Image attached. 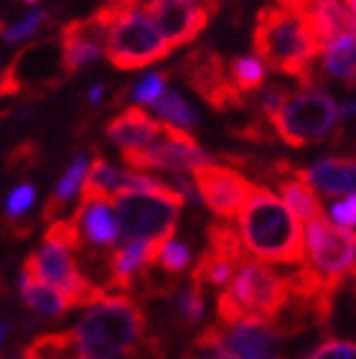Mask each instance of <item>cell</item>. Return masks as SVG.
Wrapping results in <instances>:
<instances>
[{
	"label": "cell",
	"instance_id": "obj_1",
	"mask_svg": "<svg viewBox=\"0 0 356 359\" xmlns=\"http://www.w3.org/2000/svg\"><path fill=\"white\" fill-rule=\"evenodd\" d=\"M71 334L76 359H130L151 339L143 304L128 293L89 306Z\"/></svg>",
	"mask_w": 356,
	"mask_h": 359
},
{
	"label": "cell",
	"instance_id": "obj_2",
	"mask_svg": "<svg viewBox=\"0 0 356 359\" xmlns=\"http://www.w3.org/2000/svg\"><path fill=\"white\" fill-rule=\"evenodd\" d=\"M252 48L267 69L293 76L303 90L315 87V62L323 48L310 36L301 15H293L280 6L260 8L254 21Z\"/></svg>",
	"mask_w": 356,
	"mask_h": 359
},
{
	"label": "cell",
	"instance_id": "obj_3",
	"mask_svg": "<svg viewBox=\"0 0 356 359\" xmlns=\"http://www.w3.org/2000/svg\"><path fill=\"white\" fill-rule=\"evenodd\" d=\"M237 219H240L242 245L254 257L280 265L306 263L301 222L265 187L252 189Z\"/></svg>",
	"mask_w": 356,
	"mask_h": 359
},
{
	"label": "cell",
	"instance_id": "obj_4",
	"mask_svg": "<svg viewBox=\"0 0 356 359\" xmlns=\"http://www.w3.org/2000/svg\"><path fill=\"white\" fill-rule=\"evenodd\" d=\"M288 278L278 276L265 263L247 260L217 296V318L219 324H237L249 318L273 324L288 306Z\"/></svg>",
	"mask_w": 356,
	"mask_h": 359
},
{
	"label": "cell",
	"instance_id": "obj_5",
	"mask_svg": "<svg viewBox=\"0 0 356 359\" xmlns=\"http://www.w3.org/2000/svg\"><path fill=\"white\" fill-rule=\"evenodd\" d=\"M275 138H280L290 148H303V145H315L323 140H338L341 128H338V107L334 97L321 90H298L290 92L282 104L270 118Z\"/></svg>",
	"mask_w": 356,
	"mask_h": 359
},
{
	"label": "cell",
	"instance_id": "obj_6",
	"mask_svg": "<svg viewBox=\"0 0 356 359\" xmlns=\"http://www.w3.org/2000/svg\"><path fill=\"white\" fill-rule=\"evenodd\" d=\"M120 242L168 240L176 232L184 196L171 187L158 191H125L112 196Z\"/></svg>",
	"mask_w": 356,
	"mask_h": 359
},
{
	"label": "cell",
	"instance_id": "obj_7",
	"mask_svg": "<svg viewBox=\"0 0 356 359\" xmlns=\"http://www.w3.org/2000/svg\"><path fill=\"white\" fill-rule=\"evenodd\" d=\"M67 79L69 76L62 69L59 39L48 36L41 41H31L11 59L8 69L0 76V102L23 95L28 100H41L59 90Z\"/></svg>",
	"mask_w": 356,
	"mask_h": 359
},
{
	"label": "cell",
	"instance_id": "obj_8",
	"mask_svg": "<svg viewBox=\"0 0 356 359\" xmlns=\"http://www.w3.org/2000/svg\"><path fill=\"white\" fill-rule=\"evenodd\" d=\"M104 54L115 69L135 72L168 59L173 54V46L165 41L163 34L143 11H135L107 31Z\"/></svg>",
	"mask_w": 356,
	"mask_h": 359
},
{
	"label": "cell",
	"instance_id": "obj_9",
	"mask_svg": "<svg viewBox=\"0 0 356 359\" xmlns=\"http://www.w3.org/2000/svg\"><path fill=\"white\" fill-rule=\"evenodd\" d=\"M282 334L270 321H237L206 326L193 346L214 352L217 359H282L278 352Z\"/></svg>",
	"mask_w": 356,
	"mask_h": 359
},
{
	"label": "cell",
	"instance_id": "obj_10",
	"mask_svg": "<svg viewBox=\"0 0 356 359\" xmlns=\"http://www.w3.org/2000/svg\"><path fill=\"white\" fill-rule=\"evenodd\" d=\"M178 74L184 76V82L191 87L206 104H212L214 110L229 112L242 110L249 104V97L240 92L229 79L226 62L214 48L199 46L184 56V62L178 64Z\"/></svg>",
	"mask_w": 356,
	"mask_h": 359
},
{
	"label": "cell",
	"instance_id": "obj_11",
	"mask_svg": "<svg viewBox=\"0 0 356 359\" xmlns=\"http://www.w3.org/2000/svg\"><path fill=\"white\" fill-rule=\"evenodd\" d=\"M123 161L128 168L135 171H148V168H158V171H171V173H184L193 171L201 163H209V156L199 148V143L193 140V135L184 128H176L171 123H163V140H156L148 148H132V151H123Z\"/></svg>",
	"mask_w": 356,
	"mask_h": 359
},
{
	"label": "cell",
	"instance_id": "obj_12",
	"mask_svg": "<svg viewBox=\"0 0 356 359\" xmlns=\"http://www.w3.org/2000/svg\"><path fill=\"white\" fill-rule=\"evenodd\" d=\"M308 252L310 268L323 276L329 283L341 285L356 265V232L338 227L326 217L308 222Z\"/></svg>",
	"mask_w": 356,
	"mask_h": 359
},
{
	"label": "cell",
	"instance_id": "obj_13",
	"mask_svg": "<svg viewBox=\"0 0 356 359\" xmlns=\"http://www.w3.org/2000/svg\"><path fill=\"white\" fill-rule=\"evenodd\" d=\"M219 11V0H148L143 13L173 48L199 39Z\"/></svg>",
	"mask_w": 356,
	"mask_h": 359
},
{
	"label": "cell",
	"instance_id": "obj_14",
	"mask_svg": "<svg viewBox=\"0 0 356 359\" xmlns=\"http://www.w3.org/2000/svg\"><path fill=\"white\" fill-rule=\"evenodd\" d=\"M247 260L249 255H247L237 229L229 227L226 222H212L206 229V250L201 252L199 263L193 265L189 283L199 285V288L226 285Z\"/></svg>",
	"mask_w": 356,
	"mask_h": 359
},
{
	"label": "cell",
	"instance_id": "obj_15",
	"mask_svg": "<svg viewBox=\"0 0 356 359\" xmlns=\"http://www.w3.org/2000/svg\"><path fill=\"white\" fill-rule=\"evenodd\" d=\"M193 189L219 219H234L245 207L247 196L252 194L254 184L237 168L209 161L193 168Z\"/></svg>",
	"mask_w": 356,
	"mask_h": 359
},
{
	"label": "cell",
	"instance_id": "obj_16",
	"mask_svg": "<svg viewBox=\"0 0 356 359\" xmlns=\"http://www.w3.org/2000/svg\"><path fill=\"white\" fill-rule=\"evenodd\" d=\"M163 179L156 176H143V173H130L120 171V168L110 166L107 161L95 151V158L89 161V173L84 176L82 187H79V204H89V201H107L117 194L125 191H158L165 189ZM76 204V207H79Z\"/></svg>",
	"mask_w": 356,
	"mask_h": 359
},
{
	"label": "cell",
	"instance_id": "obj_17",
	"mask_svg": "<svg viewBox=\"0 0 356 359\" xmlns=\"http://www.w3.org/2000/svg\"><path fill=\"white\" fill-rule=\"evenodd\" d=\"M59 51H62V69L67 76L82 72L84 67L95 64L104 54L107 46V28H102L95 18H76L62 26Z\"/></svg>",
	"mask_w": 356,
	"mask_h": 359
},
{
	"label": "cell",
	"instance_id": "obj_18",
	"mask_svg": "<svg viewBox=\"0 0 356 359\" xmlns=\"http://www.w3.org/2000/svg\"><path fill=\"white\" fill-rule=\"evenodd\" d=\"M104 135L115 145H120V151L148 148L158 138H163V123L153 120L140 107H128V110L120 112L117 118H112L110 123L104 125Z\"/></svg>",
	"mask_w": 356,
	"mask_h": 359
},
{
	"label": "cell",
	"instance_id": "obj_19",
	"mask_svg": "<svg viewBox=\"0 0 356 359\" xmlns=\"http://www.w3.org/2000/svg\"><path fill=\"white\" fill-rule=\"evenodd\" d=\"M301 18L308 26L310 36L321 43V48L338 36L356 34V15L338 0H313L310 11Z\"/></svg>",
	"mask_w": 356,
	"mask_h": 359
},
{
	"label": "cell",
	"instance_id": "obj_20",
	"mask_svg": "<svg viewBox=\"0 0 356 359\" xmlns=\"http://www.w3.org/2000/svg\"><path fill=\"white\" fill-rule=\"evenodd\" d=\"M71 219L79 227L82 248L110 250L117 240V222L107 201H89L74 209Z\"/></svg>",
	"mask_w": 356,
	"mask_h": 359
},
{
	"label": "cell",
	"instance_id": "obj_21",
	"mask_svg": "<svg viewBox=\"0 0 356 359\" xmlns=\"http://www.w3.org/2000/svg\"><path fill=\"white\" fill-rule=\"evenodd\" d=\"M306 181L326 196L356 194V156L354 158H326L310 168H303Z\"/></svg>",
	"mask_w": 356,
	"mask_h": 359
},
{
	"label": "cell",
	"instance_id": "obj_22",
	"mask_svg": "<svg viewBox=\"0 0 356 359\" xmlns=\"http://www.w3.org/2000/svg\"><path fill=\"white\" fill-rule=\"evenodd\" d=\"M87 168H89L87 156H84V153L74 156V161H71L67 171L62 173V179L56 181L54 191H51V196L46 199V207L41 209V219L43 222H48V224H51V222L64 219V217H67V209H69V204L74 201L79 187H82L84 176H87Z\"/></svg>",
	"mask_w": 356,
	"mask_h": 359
},
{
	"label": "cell",
	"instance_id": "obj_23",
	"mask_svg": "<svg viewBox=\"0 0 356 359\" xmlns=\"http://www.w3.org/2000/svg\"><path fill=\"white\" fill-rule=\"evenodd\" d=\"M18 290H21L23 306H26L28 311H34L36 316L62 318L71 311L69 304H67V298H64L59 290L51 288V285H46V283H41V280H36V278H31V276H23L21 273Z\"/></svg>",
	"mask_w": 356,
	"mask_h": 359
},
{
	"label": "cell",
	"instance_id": "obj_24",
	"mask_svg": "<svg viewBox=\"0 0 356 359\" xmlns=\"http://www.w3.org/2000/svg\"><path fill=\"white\" fill-rule=\"evenodd\" d=\"M323 76H336L356 87V34H346L323 46Z\"/></svg>",
	"mask_w": 356,
	"mask_h": 359
},
{
	"label": "cell",
	"instance_id": "obj_25",
	"mask_svg": "<svg viewBox=\"0 0 356 359\" xmlns=\"http://www.w3.org/2000/svg\"><path fill=\"white\" fill-rule=\"evenodd\" d=\"M23 359H76L74 334L71 332H54L36 337L31 344L21 349Z\"/></svg>",
	"mask_w": 356,
	"mask_h": 359
},
{
	"label": "cell",
	"instance_id": "obj_26",
	"mask_svg": "<svg viewBox=\"0 0 356 359\" xmlns=\"http://www.w3.org/2000/svg\"><path fill=\"white\" fill-rule=\"evenodd\" d=\"M151 104H153V110H156V115H160L165 123L176 125V128H196V125H199V115L193 112L191 104L186 102L176 90H168V87H165Z\"/></svg>",
	"mask_w": 356,
	"mask_h": 359
},
{
	"label": "cell",
	"instance_id": "obj_27",
	"mask_svg": "<svg viewBox=\"0 0 356 359\" xmlns=\"http://www.w3.org/2000/svg\"><path fill=\"white\" fill-rule=\"evenodd\" d=\"M226 72H229V79H232L234 87L245 95L257 92L265 84V64L257 56H237L226 64Z\"/></svg>",
	"mask_w": 356,
	"mask_h": 359
},
{
	"label": "cell",
	"instance_id": "obj_28",
	"mask_svg": "<svg viewBox=\"0 0 356 359\" xmlns=\"http://www.w3.org/2000/svg\"><path fill=\"white\" fill-rule=\"evenodd\" d=\"M173 313L181 326H193L204 318V288L189 283V288H178L173 293Z\"/></svg>",
	"mask_w": 356,
	"mask_h": 359
},
{
	"label": "cell",
	"instance_id": "obj_29",
	"mask_svg": "<svg viewBox=\"0 0 356 359\" xmlns=\"http://www.w3.org/2000/svg\"><path fill=\"white\" fill-rule=\"evenodd\" d=\"M189 265H191V250H189V245L181 242V240L168 237V240L163 242L160 252H158L156 268L163 270L165 276L178 278L186 268H189Z\"/></svg>",
	"mask_w": 356,
	"mask_h": 359
},
{
	"label": "cell",
	"instance_id": "obj_30",
	"mask_svg": "<svg viewBox=\"0 0 356 359\" xmlns=\"http://www.w3.org/2000/svg\"><path fill=\"white\" fill-rule=\"evenodd\" d=\"M43 26H48L46 11H34V13H28L18 23H6V18L0 15V39L8 43L26 41V39H34Z\"/></svg>",
	"mask_w": 356,
	"mask_h": 359
},
{
	"label": "cell",
	"instance_id": "obj_31",
	"mask_svg": "<svg viewBox=\"0 0 356 359\" xmlns=\"http://www.w3.org/2000/svg\"><path fill=\"white\" fill-rule=\"evenodd\" d=\"M43 242L48 245H56V248H64L69 252H79L82 250V237H79V227L71 217H64V219L51 222L46 227V235H43Z\"/></svg>",
	"mask_w": 356,
	"mask_h": 359
},
{
	"label": "cell",
	"instance_id": "obj_32",
	"mask_svg": "<svg viewBox=\"0 0 356 359\" xmlns=\"http://www.w3.org/2000/svg\"><path fill=\"white\" fill-rule=\"evenodd\" d=\"M41 153H43L41 145L36 143V140H23V143L13 145V148H11V153L6 156L8 171H13V173L31 171L34 166H39Z\"/></svg>",
	"mask_w": 356,
	"mask_h": 359
},
{
	"label": "cell",
	"instance_id": "obj_33",
	"mask_svg": "<svg viewBox=\"0 0 356 359\" xmlns=\"http://www.w3.org/2000/svg\"><path fill=\"white\" fill-rule=\"evenodd\" d=\"M165 84H168V72H156V74L143 76L135 87L128 90V95H130L135 102H153V100L165 90Z\"/></svg>",
	"mask_w": 356,
	"mask_h": 359
},
{
	"label": "cell",
	"instance_id": "obj_34",
	"mask_svg": "<svg viewBox=\"0 0 356 359\" xmlns=\"http://www.w3.org/2000/svg\"><path fill=\"white\" fill-rule=\"evenodd\" d=\"M36 201V189L31 184H21L15 187L8 196V207H6V219H21L28 209L34 207Z\"/></svg>",
	"mask_w": 356,
	"mask_h": 359
},
{
	"label": "cell",
	"instance_id": "obj_35",
	"mask_svg": "<svg viewBox=\"0 0 356 359\" xmlns=\"http://www.w3.org/2000/svg\"><path fill=\"white\" fill-rule=\"evenodd\" d=\"M308 359H356V344L341 339H326Z\"/></svg>",
	"mask_w": 356,
	"mask_h": 359
},
{
	"label": "cell",
	"instance_id": "obj_36",
	"mask_svg": "<svg viewBox=\"0 0 356 359\" xmlns=\"http://www.w3.org/2000/svg\"><path fill=\"white\" fill-rule=\"evenodd\" d=\"M331 215H334V222H338V227H356V194L336 201Z\"/></svg>",
	"mask_w": 356,
	"mask_h": 359
},
{
	"label": "cell",
	"instance_id": "obj_37",
	"mask_svg": "<svg viewBox=\"0 0 356 359\" xmlns=\"http://www.w3.org/2000/svg\"><path fill=\"white\" fill-rule=\"evenodd\" d=\"M280 8H285V11H290L293 15H306L310 11V6H313V0H275Z\"/></svg>",
	"mask_w": 356,
	"mask_h": 359
},
{
	"label": "cell",
	"instance_id": "obj_38",
	"mask_svg": "<svg viewBox=\"0 0 356 359\" xmlns=\"http://www.w3.org/2000/svg\"><path fill=\"white\" fill-rule=\"evenodd\" d=\"M102 95H104V84H95V87L89 90V95H87L89 104H100V102H102Z\"/></svg>",
	"mask_w": 356,
	"mask_h": 359
},
{
	"label": "cell",
	"instance_id": "obj_39",
	"mask_svg": "<svg viewBox=\"0 0 356 359\" xmlns=\"http://www.w3.org/2000/svg\"><path fill=\"white\" fill-rule=\"evenodd\" d=\"M354 118H356V102L343 104L341 110H338V120H341V123H346V120H354Z\"/></svg>",
	"mask_w": 356,
	"mask_h": 359
},
{
	"label": "cell",
	"instance_id": "obj_40",
	"mask_svg": "<svg viewBox=\"0 0 356 359\" xmlns=\"http://www.w3.org/2000/svg\"><path fill=\"white\" fill-rule=\"evenodd\" d=\"M343 6L349 8L351 13H354V15H356V0H343Z\"/></svg>",
	"mask_w": 356,
	"mask_h": 359
},
{
	"label": "cell",
	"instance_id": "obj_41",
	"mask_svg": "<svg viewBox=\"0 0 356 359\" xmlns=\"http://www.w3.org/2000/svg\"><path fill=\"white\" fill-rule=\"evenodd\" d=\"M8 334V324H0V344H3V339H6Z\"/></svg>",
	"mask_w": 356,
	"mask_h": 359
},
{
	"label": "cell",
	"instance_id": "obj_42",
	"mask_svg": "<svg viewBox=\"0 0 356 359\" xmlns=\"http://www.w3.org/2000/svg\"><path fill=\"white\" fill-rule=\"evenodd\" d=\"M0 359H23V354L15 352V354H8V357H0Z\"/></svg>",
	"mask_w": 356,
	"mask_h": 359
},
{
	"label": "cell",
	"instance_id": "obj_43",
	"mask_svg": "<svg viewBox=\"0 0 356 359\" xmlns=\"http://www.w3.org/2000/svg\"><path fill=\"white\" fill-rule=\"evenodd\" d=\"M23 3H39V0H23Z\"/></svg>",
	"mask_w": 356,
	"mask_h": 359
},
{
	"label": "cell",
	"instance_id": "obj_44",
	"mask_svg": "<svg viewBox=\"0 0 356 359\" xmlns=\"http://www.w3.org/2000/svg\"><path fill=\"white\" fill-rule=\"evenodd\" d=\"M186 359H201V357H191V354H189V357H186Z\"/></svg>",
	"mask_w": 356,
	"mask_h": 359
}]
</instances>
